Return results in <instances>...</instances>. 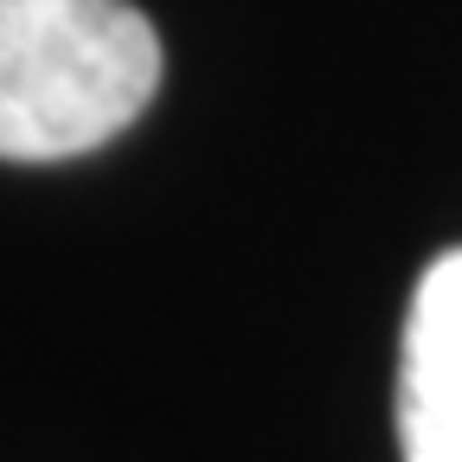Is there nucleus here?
Masks as SVG:
<instances>
[{"instance_id":"obj_1","label":"nucleus","mask_w":462,"mask_h":462,"mask_svg":"<svg viewBox=\"0 0 462 462\" xmlns=\"http://www.w3.org/2000/svg\"><path fill=\"white\" fill-rule=\"evenodd\" d=\"M161 90V39L129 0H0V161L116 142Z\"/></svg>"},{"instance_id":"obj_2","label":"nucleus","mask_w":462,"mask_h":462,"mask_svg":"<svg viewBox=\"0 0 462 462\" xmlns=\"http://www.w3.org/2000/svg\"><path fill=\"white\" fill-rule=\"evenodd\" d=\"M404 462H462V251L430 257L398 340Z\"/></svg>"}]
</instances>
